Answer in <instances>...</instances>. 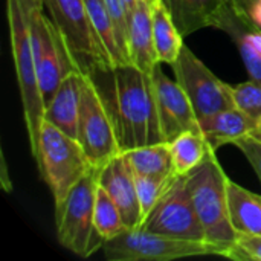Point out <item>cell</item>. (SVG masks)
Instances as JSON below:
<instances>
[{
	"label": "cell",
	"instance_id": "cell-16",
	"mask_svg": "<svg viewBox=\"0 0 261 261\" xmlns=\"http://www.w3.org/2000/svg\"><path fill=\"white\" fill-rule=\"evenodd\" d=\"M200 122V130L211 147L217 150L225 144H232L239 138L258 130L260 122L239 107H229L210 115Z\"/></svg>",
	"mask_w": 261,
	"mask_h": 261
},
{
	"label": "cell",
	"instance_id": "cell-30",
	"mask_svg": "<svg viewBox=\"0 0 261 261\" xmlns=\"http://www.w3.org/2000/svg\"><path fill=\"white\" fill-rule=\"evenodd\" d=\"M232 2H234V5H236L239 9H242L243 12L249 14V9H251V6L254 5L255 0H232ZM249 17H251V15H249Z\"/></svg>",
	"mask_w": 261,
	"mask_h": 261
},
{
	"label": "cell",
	"instance_id": "cell-27",
	"mask_svg": "<svg viewBox=\"0 0 261 261\" xmlns=\"http://www.w3.org/2000/svg\"><path fill=\"white\" fill-rule=\"evenodd\" d=\"M248 159L261 182V133L258 130L245 135L232 142Z\"/></svg>",
	"mask_w": 261,
	"mask_h": 261
},
{
	"label": "cell",
	"instance_id": "cell-32",
	"mask_svg": "<svg viewBox=\"0 0 261 261\" xmlns=\"http://www.w3.org/2000/svg\"><path fill=\"white\" fill-rule=\"evenodd\" d=\"M258 132H260V133H261V121H260V127H258Z\"/></svg>",
	"mask_w": 261,
	"mask_h": 261
},
{
	"label": "cell",
	"instance_id": "cell-3",
	"mask_svg": "<svg viewBox=\"0 0 261 261\" xmlns=\"http://www.w3.org/2000/svg\"><path fill=\"white\" fill-rule=\"evenodd\" d=\"M228 180L229 177L219 164L216 151L187 174L190 197L203 226L206 242L220 248L223 257L237 237L229 219Z\"/></svg>",
	"mask_w": 261,
	"mask_h": 261
},
{
	"label": "cell",
	"instance_id": "cell-10",
	"mask_svg": "<svg viewBox=\"0 0 261 261\" xmlns=\"http://www.w3.org/2000/svg\"><path fill=\"white\" fill-rule=\"evenodd\" d=\"M171 66L176 81L187 93L199 121L220 110L236 107L231 84L217 78L187 44Z\"/></svg>",
	"mask_w": 261,
	"mask_h": 261
},
{
	"label": "cell",
	"instance_id": "cell-18",
	"mask_svg": "<svg viewBox=\"0 0 261 261\" xmlns=\"http://www.w3.org/2000/svg\"><path fill=\"white\" fill-rule=\"evenodd\" d=\"M122 156L135 174L147 177H168L174 174L171 148L167 141L124 150Z\"/></svg>",
	"mask_w": 261,
	"mask_h": 261
},
{
	"label": "cell",
	"instance_id": "cell-20",
	"mask_svg": "<svg viewBox=\"0 0 261 261\" xmlns=\"http://www.w3.org/2000/svg\"><path fill=\"white\" fill-rule=\"evenodd\" d=\"M153 37L158 61L161 64H173L179 58L185 43L182 32L161 0L153 2Z\"/></svg>",
	"mask_w": 261,
	"mask_h": 261
},
{
	"label": "cell",
	"instance_id": "cell-11",
	"mask_svg": "<svg viewBox=\"0 0 261 261\" xmlns=\"http://www.w3.org/2000/svg\"><path fill=\"white\" fill-rule=\"evenodd\" d=\"M139 228L176 239L206 242L203 226L190 197L187 176L174 179Z\"/></svg>",
	"mask_w": 261,
	"mask_h": 261
},
{
	"label": "cell",
	"instance_id": "cell-9",
	"mask_svg": "<svg viewBox=\"0 0 261 261\" xmlns=\"http://www.w3.org/2000/svg\"><path fill=\"white\" fill-rule=\"evenodd\" d=\"M43 5V0H32L31 26L35 46L40 90L44 106H47L64 76L80 69L75 64L63 35L54 21L46 17Z\"/></svg>",
	"mask_w": 261,
	"mask_h": 261
},
{
	"label": "cell",
	"instance_id": "cell-21",
	"mask_svg": "<svg viewBox=\"0 0 261 261\" xmlns=\"http://www.w3.org/2000/svg\"><path fill=\"white\" fill-rule=\"evenodd\" d=\"M173 173L176 176H187L196 170L211 153L216 150L211 147L202 132L190 130L184 132L170 141Z\"/></svg>",
	"mask_w": 261,
	"mask_h": 261
},
{
	"label": "cell",
	"instance_id": "cell-29",
	"mask_svg": "<svg viewBox=\"0 0 261 261\" xmlns=\"http://www.w3.org/2000/svg\"><path fill=\"white\" fill-rule=\"evenodd\" d=\"M249 15H251V20L254 21V24L261 29V0L254 2V5L249 9Z\"/></svg>",
	"mask_w": 261,
	"mask_h": 261
},
{
	"label": "cell",
	"instance_id": "cell-13",
	"mask_svg": "<svg viewBox=\"0 0 261 261\" xmlns=\"http://www.w3.org/2000/svg\"><path fill=\"white\" fill-rule=\"evenodd\" d=\"M98 182L118 205L125 226L128 229H138L141 226V205L135 174L122 156V151L99 167Z\"/></svg>",
	"mask_w": 261,
	"mask_h": 261
},
{
	"label": "cell",
	"instance_id": "cell-8",
	"mask_svg": "<svg viewBox=\"0 0 261 261\" xmlns=\"http://www.w3.org/2000/svg\"><path fill=\"white\" fill-rule=\"evenodd\" d=\"M76 139L93 167H102L122 151L113 112L90 73L84 76Z\"/></svg>",
	"mask_w": 261,
	"mask_h": 261
},
{
	"label": "cell",
	"instance_id": "cell-6",
	"mask_svg": "<svg viewBox=\"0 0 261 261\" xmlns=\"http://www.w3.org/2000/svg\"><path fill=\"white\" fill-rule=\"evenodd\" d=\"M50 20L63 35L69 52L83 73L110 72L112 63L102 47L84 0H43Z\"/></svg>",
	"mask_w": 261,
	"mask_h": 261
},
{
	"label": "cell",
	"instance_id": "cell-19",
	"mask_svg": "<svg viewBox=\"0 0 261 261\" xmlns=\"http://www.w3.org/2000/svg\"><path fill=\"white\" fill-rule=\"evenodd\" d=\"M228 203L231 225L237 232L261 234V196L234 180H228Z\"/></svg>",
	"mask_w": 261,
	"mask_h": 261
},
{
	"label": "cell",
	"instance_id": "cell-24",
	"mask_svg": "<svg viewBox=\"0 0 261 261\" xmlns=\"http://www.w3.org/2000/svg\"><path fill=\"white\" fill-rule=\"evenodd\" d=\"M176 177L177 176L174 174L168 177H147V176L135 174L136 191H138V199L141 205V225L144 219L150 214V211L154 208L158 200L165 194V191L174 182Z\"/></svg>",
	"mask_w": 261,
	"mask_h": 261
},
{
	"label": "cell",
	"instance_id": "cell-31",
	"mask_svg": "<svg viewBox=\"0 0 261 261\" xmlns=\"http://www.w3.org/2000/svg\"><path fill=\"white\" fill-rule=\"evenodd\" d=\"M122 3H124V6H125V11H127L128 18H130L132 12L135 11V8H136V5H138V0H122Z\"/></svg>",
	"mask_w": 261,
	"mask_h": 261
},
{
	"label": "cell",
	"instance_id": "cell-2",
	"mask_svg": "<svg viewBox=\"0 0 261 261\" xmlns=\"http://www.w3.org/2000/svg\"><path fill=\"white\" fill-rule=\"evenodd\" d=\"M31 3L32 0H6V15L24 125L31 153L35 158L46 106L38 83L37 57L31 26Z\"/></svg>",
	"mask_w": 261,
	"mask_h": 261
},
{
	"label": "cell",
	"instance_id": "cell-7",
	"mask_svg": "<svg viewBox=\"0 0 261 261\" xmlns=\"http://www.w3.org/2000/svg\"><path fill=\"white\" fill-rule=\"evenodd\" d=\"M106 258L110 261H168L199 257L222 255V249L210 242L184 240L145 229H127L102 246Z\"/></svg>",
	"mask_w": 261,
	"mask_h": 261
},
{
	"label": "cell",
	"instance_id": "cell-1",
	"mask_svg": "<svg viewBox=\"0 0 261 261\" xmlns=\"http://www.w3.org/2000/svg\"><path fill=\"white\" fill-rule=\"evenodd\" d=\"M113 76V116L121 150H130L162 139L151 73L135 64L110 70Z\"/></svg>",
	"mask_w": 261,
	"mask_h": 261
},
{
	"label": "cell",
	"instance_id": "cell-26",
	"mask_svg": "<svg viewBox=\"0 0 261 261\" xmlns=\"http://www.w3.org/2000/svg\"><path fill=\"white\" fill-rule=\"evenodd\" d=\"M226 257L239 261H261V234L237 232Z\"/></svg>",
	"mask_w": 261,
	"mask_h": 261
},
{
	"label": "cell",
	"instance_id": "cell-12",
	"mask_svg": "<svg viewBox=\"0 0 261 261\" xmlns=\"http://www.w3.org/2000/svg\"><path fill=\"white\" fill-rule=\"evenodd\" d=\"M151 78L162 139L170 142L184 132H202L199 118L187 93L176 80L173 81L167 76L161 63L153 69Z\"/></svg>",
	"mask_w": 261,
	"mask_h": 261
},
{
	"label": "cell",
	"instance_id": "cell-5",
	"mask_svg": "<svg viewBox=\"0 0 261 261\" xmlns=\"http://www.w3.org/2000/svg\"><path fill=\"white\" fill-rule=\"evenodd\" d=\"M99 167H93L64 197L55 205L57 236L64 249L80 255L90 257L104 240L93 226L95 194L98 188Z\"/></svg>",
	"mask_w": 261,
	"mask_h": 261
},
{
	"label": "cell",
	"instance_id": "cell-17",
	"mask_svg": "<svg viewBox=\"0 0 261 261\" xmlns=\"http://www.w3.org/2000/svg\"><path fill=\"white\" fill-rule=\"evenodd\" d=\"M184 37L216 24L217 17L231 0H161Z\"/></svg>",
	"mask_w": 261,
	"mask_h": 261
},
{
	"label": "cell",
	"instance_id": "cell-28",
	"mask_svg": "<svg viewBox=\"0 0 261 261\" xmlns=\"http://www.w3.org/2000/svg\"><path fill=\"white\" fill-rule=\"evenodd\" d=\"M243 38L246 40V43L251 46V49L261 58V29L257 28L255 24H251L248 29H245L243 32Z\"/></svg>",
	"mask_w": 261,
	"mask_h": 261
},
{
	"label": "cell",
	"instance_id": "cell-23",
	"mask_svg": "<svg viewBox=\"0 0 261 261\" xmlns=\"http://www.w3.org/2000/svg\"><path fill=\"white\" fill-rule=\"evenodd\" d=\"M93 226L96 232L101 236V239L104 240V243L128 229L124 223V219L121 216L118 205L110 197V194L99 185V182H98V188L95 194Z\"/></svg>",
	"mask_w": 261,
	"mask_h": 261
},
{
	"label": "cell",
	"instance_id": "cell-14",
	"mask_svg": "<svg viewBox=\"0 0 261 261\" xmlns=\"http://www.w3.org/2000/svg\"><path fill=\"white\" fill-rule=\"evenodd\" d=\"M84 76L81 70H73L64 76L60 83L52 99L46 106L44 119L63 130L66 135L76 139L78 119L81 107V95L84 86Z\"/></svg>",
	"mask_w": 261,
	"mask_h": 261
},
{
	"label": "cell",
	"instance_id": "cell-15",
	"mask_svg": "<svg viewBox=\"0 0 261 261\" xmlns=\"http://www.w3.org/2000/svg\"><path fill=\"white\" fill-rule=\"evenodd\" d=\"M128 55L130 63L151 73L159 64L153 37V2L138 0L128 18Z\"/></svg>",
	"mask_w": 261,
	"mask_h": 261
},
{
	"label": "cell",
	"instance_id": "cell-25",
	"mask_svg": "<svg viewBox=\"0 0 261 261\" xmlns=\"http://www.w3.org/2000/svg\"><path fill=\"white\" fill-rule=\"evenodd\" d=\"M231 95L236 107L251 115L258 122L261 121V83L251 80L231 86Z\"/></svg>",
	"mask_w": 261,
	"mask_h": 261
},
{
	"label": "cell",
	"instance_id": "cell-33",
	"mask_svg": "<svg viewBox=\"0 0 261 261\" xmlns=\"http://www.w3.org/2000/svg\"><path fill=\"white\" fill-rule=\"evenodd\" d=\"M151 2H154V0H151Z\"/></svg>",
	"mask_w": 261,
	"mask_h": 261
},
{
	"label": "cell",
	"instance_id": "cell-4",
	"mask_svg": "<svg viewBox=\"0 0 261 261\" xmlns=\"http://www.w3.org/2000/svg\"><path fill=\"white\" fill-rule=\"evenodd\" d=\"M38 171L50 193L55 205L61 203L69 191L93 168L78 139L66 135L49 121H43L38 150L34 158Z\"/></svg>",
	"mask_w": 261,
	"mask_h": 261
},
{
	"label": "cell",
	"instance_id": "cell-22",
	"mask_svg": "<svg viewBox=\"0 0 261 261\" xmlns=\"http://www.w3.org/2000/svg\"><path fill=\"white\" fill-rule=\"evenodd\" d=\"M84 2H86L87 11L90 15L92 26H93L102 47L106 49V52L109 55L112 69L128 64L121 50L118 31H116V26L110 17V12L104 3V0H84Z\"/></svg>",
	"mask_w": 261,
	"mask_h": 261
}]
</instances>
